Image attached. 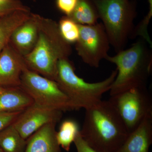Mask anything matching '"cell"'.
Segmentation results:
<instances>
[{
  "label": "cell",
  "instance_id": "3",
  "mask_svg": "<svg viewBox=\"0 0 152 152\" xmlns=\"http://www.w3.org/2000/svg\"><path fill=\"white\" fill-rule=\"evenodd\" d=\"M145 40L136 42L131 48L105 60L115 64L117 75L112 84L110 96L133 88L147 86L152 69L151 51Z\"/></svg>",
  "mask_w": 152,
  "mask_h": 152
},
{
  "label": "cell",
  "instance_id": "6",
  "mask_svg": "<svg viewBox=\"0 0 152 152\" xmlns=\"http://www.w3.org/2000/svg\"><path fill=\"white\" fill-rule=\"evenodd\" d=\"M20 87L37 105L63 112L76 110L56 82L31 70L28 67L22 73Z\"/></svg>",
  "mask_w": 152,
  "mask_h": 152
},
{
  "label": "cell",
  "instance_id": "11",
  "mask_svg": "<svg viewBox=\"0 0 152 152\" xmlns=\"http://www.w3.org/2000/svg\"><path fill=\"white\" fill-rule=\"evenodd\" d=\"M39 16L31 13L30 18L15 30L11 37L10 43L23 57L31 51L37 43Z\"/></svg>",
  "mask_w": 152,
  "mask_h": 152
},
{
  "label": "cell",
  "instance_id": "8",
  "mask_svg": "<svg viewBox=\"0 0 152 152\" xmlns=\"http://www.w3.org/2000/svg\"><path fill=\"white\" fill-rule=\"evenodd\" d=\"M79 26L80 36L75 43L78 55L85 64L97 68L101 61L108 55L110 45L104 25L97 23Z\"/></svg>",
  "mask_w": 152,
  "mask_h": 152
},
{
  "label": "cell",
  "instance_id": "20",
  "mask_svg": "<svg viewBox=\"0 0 152 152\" xmlns=\"http://www.w3.org/2000/svg\"><path fill=\"white\" fill-rule=\"evenodd\" d=\"M29 10L18 0H9L4 2H0V15H5L18 10Z\"/></svg>",
  "mask_w": 152,
  "mask_h": 152
},
{
  "label": "cell",
  "instance_id": "12",
  "mask_svg": "<svg viewBox=\"0 0 152 152\" xmlns=\"http://www.w3.org/2000/svg\"><path fill=\"white\" fill-rule=\"evenodd\" d=\"M152 143V115L128 135L124 142L116 152H149Z\"/></svg>",
  "mask_w": 152,
  "mask_h": 152
},
{
  "label": "cell",
  "instance_id": "16",
  "mask_svg": "<svg viewBox=\"0 0 152 152\" xmlns=\"http://www.w3.org/2000/svg\"><path fill=\"white\" fill-rule=\"evenodd\" d=\"M27 140L22 137L13 124L0 131V148L3 152H25Z\"/></svg>",
  "mask_w": 152,
  "mask_h": 152
},
{
  "label": "cell",
  "instance_id": "13",
  "mask_svg": "<svg viewBox=\"0 0 152 152\" xmlns=\"http://www.w3.org/2000/svg\"><path fill=\"white\" fill-rule=\"evenodd\" d=\"M57 123L47 124L27 140L25 152H61L56 139Z\"/></svg>",
  "mask_w": 152,
  "mask_h": 152
},
{
  "label": "cell",
  "instance_id": "21",
  "mask_svg": "<svg viewBox=\"0 0 152 152\" xmlns=\"http://www.w3.org/2000/svg\"><path fill=\"white\" fill-rule=\"evenodd\" d=\"M78 0H56L58 9L65 14L66 16H70L77 4Z\"/></svg>",
  "mask_w": 152,
  "mask_h": 152
},
{
  "label": "cell",
  "instance_id": "7",
  "mask_svg": "<svg viewBox=\"0 0 152 152\" xmlns=\"http://www.w3.org/2000/svg\"><path fill=\"white\" fill-rule=\"evenodd\" d=\"M113 105L129 133L152 115V99L147 86L133 88L110 96Z\"/></svg>",
  "mask_w": 152,
  "mask_h": 152
},
{
  "label": "cell",
  "instance_id": "24",
  "mask_svg": "<svg viewBox=\"0 0 152 152\" xmlns=\"http://www.w3.org/2000/svg\"><path fill=\"white\" fill-rule=\"evenodd\" d=\"M6 88L5 87H3L0 86V94H1L2 92L4 91L5 90Z\"/></svg>",
  "mask_w": 152,
  "mask_h": 152
},
{
  "label": "cell",
  "instance_id": "15",
  "mask_svg": "<svg viewBox=\"0 0 152 152\" xmlns=\"http://www.w3.org/2000/svg\"><path fill=\"white\" fill-rule=\"evenodd\" d=\"M30 10H18L0 18V53L10 42L15 30L31 16Z\"/></svg>",
  "mask_w": 152,
  "mask_h": 152
},
{
  "label": "cell",
  "instance_id": "4",
  "mask_svg": "<svg viewBox=\"0 0 152 152\" xmlns=\"http://www.w3.org/2000/svg\"><path fill=\"white\" fill-rule=\"evenodd\" d=\"M75 71L69 59L60 60L55 81L67 96L76 110L88 108L102 100L104 94L110 89L117 75L116 69L104 80L89 83L79 77Z\"/></svg>",
  "mask_w": 152,
  "mask_h": 152
},
{
  "label": "cell",
  "instance_id": "1",
  "mask_svg": "<svg viewBox=\"0 0 152 152\" xmlns=\"http://www.w3.org/2000/svg\"><path fill=\"white\" fill-rule=\"evenodd\" d=\"M85 110L80 132L84 140L97 152H116L129 133L113 105L102 100Z\"/></svg>",
  "mask_w": 152,
  "mask_h": 152
},
{
  "label": "cell",
  "instance_id": "26",
  "mask_svg": "<svg viewBox=\"0 0 152 152\" xmlns=\"http://www.w3.org/2000/svg\"><path fill=\"white\" fill-rule=\"evenodd\" d=\"M0 152H3L2 150H1V148H0Z\"/></svg>",
  "mask_w": 152,
  "mask_h": 152
},
{
  "label": "cell",
  "instance_id": "2",
  "mask_svg": "<svg viewBox=\"0 0 152 152\" xmlns=\"http://www.w3.org/2000/svg\"><path fill=\"white\" fill-rule=\"evenodd\" d=\"M72 50L70 44L62 37L58 24L39 15L37 43L23 58L31 70L55 81L58 62L68 58Z\"/></svg>",
  "mask_w": 152,
  "mask_h": 152
},
{
  "label": "cell",
  "instance_id": "14",
  "mask_svg": "<svg viewBox=\"0 0 152 152\" xmlns=\"http://www.w3.org/2000/svg\"><path fill=\"white\" fill-rule=\"evenodd\" d=\"M34 103L20 86L8 87L0 94V112L23 111Z\"/></svg>",
  "mask_w": 152,
  "mask_h": 152
},
{
  "label": "cell",
  "instance_id": "5",
  "mask_svg": "<svg viewBox=\"0 0 152 152\" xmlns=\"http://www.w3.org/2000/svg\"><path fill=\"white\" fill-rule=\"evenodd\" d=\"M116 53L125 50L134 31L135 7L129 0H91Z\"/></svg>",
  "mask_w": 152,
  "mask_h": 152
},
{
  "label": "cell",
  "instance_id": "19",
  "mask_svg": "<svg viewBox=\"0 0 152 152\" xmlns=\"http://www.w3.org/2000/svg\"><path fill=\"white\" fill-rule=\"evenodd\" d=\"M58 25L60 33L69 44L76 43L80 36V26L69 17H63Z\"/></svg>",
  "mask_w": 152,
  "mask_h": 152
},
{
  "label": "cell",
  "instance_id": "10",
  "mask_svg": "<svg viewBox=\"0 0 152 152\" xmlns=\"http://www.w3.org/2000/svg\"><path fill=\"white\" fill-rule=\"evenodd\" d=\"M26 67L23 57L9 43L0 53V86H20L21 76Z\"/></svg>",
  "mask_w": 152,
  "mask_h": 152
},
{
  "label": "cell",
  "instance_id": "23",
  "mask_svg": "<svg viewBox=\"0 0 152 152\" xmlns=\"http://www.w3.org/2000/svg\"><path fill=\"white\" fill-rule=\"evenodd\" d=\"M80 132L77 134L74 141L77 151V152H97L88 145V144L82 138Z\"/></svg>",
  "mask_w": 152,
  "mask_h": 152
},
{
  "label": "cell",
  "instance_id": "27",
  "mask_svg": "<svg viewBox=\"0 0 152 152\" xmlns=\"http://www.w3.org/2000/svg\"><path fill=\"white\" fill-rule=\"evenodd\" d=\"M2 15H0V18H1V17L2 16Z\"/></svg>",
  "mask_w": 152,
  "mask_h": 152
},
{
  "label": "cell",
  "instance_id": "22",
  "mask_svg": "<svg viewBox=\"0 0 152 152\" xmlns=\"http://www.w3.org/2000/svg\"><path fill=\"white\" fill-rule=\"evenodd\" d=\"M22 112H0V131L13 124Z\"/></svg>",
  "mask_w": 152,
  "mask_h": 152
},
{
  "label": "cell",
  "instance_id": "9",
  "mask_svg": "<svg viewBox=\"0 0 152 152\" xmlns=\"http://www.w3.org/2000/svg\"><path fill=\"white\" fill-rule=\"evenodd\" d=\"M63 112L42 107L34 103L22 112L13 125L23 138L27 140L44 126L58 123Z\"/></svg>",
  "mask_w": 152,
  "mask_h": 152
},
{
  "label": "cell",
  "instance_id": "25",
  "mask_svg": "<svg viewBox=\"0 0 152 152\" xmlns=\"http://www.w3.org/2000/svg\"><path fill=\"white\" fill-rule=\"evenodd\" d=\"M9 0H0V2H4L7 1Z\"/></svg>",
  "mask_w": 152,
  "mask_h": 152
},
{
  "label": "cell",
  "instance_id": "17",
  "mask_svg": "<svg viewBox=\"0 0 152 152\" xmlns=\"http://www.w3.org/2000/svg\"><path fill=\"white\" fill-rule=\"evenodd\" d=\"M69 17L78 24L93 25L97 23L99 15L91 0H78Z\"/></svg>",
  "mask_w": 152,
  "mask_h": 152
},
{
  "label": "cell",
  "instance_id": "18",
  "mask_svg": "<svg viewBox=\"0 0 152 152\" xmlns=\"http://www.w3.org/2000/svg\"><path fill=\"white\" fill-rule=\"evenodd\" d=\"M80 131L78 124L76 121L69 119L63 121L56 133L57 140L60 146L66 151H69L71 145Z\"/></svg>",
  "mask_w": 152,
  "mask_h": 152
}]
</instances>
